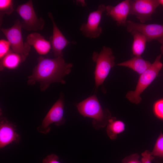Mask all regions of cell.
<instances>
[{
  "label": "cell",
  "instance_id": "6da1fadb",
  "mask_svg": "<svg viewBox=\"0 0 163 163\" xmlns=\"http://www.w3.org/2000/svg\"><path fill=\"white\" fill-rule=\"evenodd\" d=\"M37 61L32 74L28 77V85H32L38 82L40 91H43L52 83L65 84L64 78L71 72L72 63L66 62L63 57L50 59L40 56Z\"/></svg>",
  "mask_w": 163,
  "mask_h": 163
},
{
  "label": "cell",
  "instance_id": "7a4b0ae2",
  "mask_svg": "<svg viewBox=\"0 0 163 163\" xmlns=\"http://www.w3.org/2000/svg\"><path fill=\"white\" fill-rule=\"evenodd\" d=\"M76 106L81 115L93 119L92 125L96 129L104 127L111 117L107 110H103L95 94L77 104Z\"/></svg>",
  "mask_w": 163,
  "mask_h": 163
},
{
  "label": "cell",
  "instance_id": "3957f363",
  "mask_svg": "<svg viewBox=\"0 0 163 163\" xmlns=\"http://www.w3.org/2000/svg\"><path fill=\"white\" fill-rule=\"evenodd\" d=\"M96 63L94 71L95 90L103 84L111 69L115 64V56L112 49L104 46L99 53L94 52L92 57Z\"/></svg>",
  "mask_w": 163,
  "mask_h": 163
},
{
  "label": "cell",
  "instance_id": "277c9868",
  "mask_svg": "<svg viewBox=\"0 0 163 163\" xmlns=\"http://www.w3.org/2000/svg\"><path fill=\"white\" fill-rule=\"evenodd\" d=\"M161 54L158 55L150 67L140 75L134 91H129L126 97L132 103L138 104L141 101L140 95L153 81L161 69L163 64L160 61Z\"/></svg>",
  "mask_w": 163,
  "mask_h": 163
},
{
  "label": "cell",
  "instance_id": "5b68a950",
  "mask_svg": "<svg viewBox=\"0 0 163 163\" xmlns=\"http://www.w3.org/2000/svg\"><path fill=\"white\" fill-rule=\"evenodd\" d=\"M15 11L23 20L21 23L22 28L28 31H35L43 29L45 21L42 18L37 17L32 0H29L19 5Z\"/></svg>",
  "mask_w": 163,
  "mask_h": 163
},
{
  "label": "cell",
  "instance_id": "8992f818",
  "mask_svg": "<svg viewBox=\"0 0 163 163\" xmlns=\"http://www.w3.org/2000/svg\"><path fill=\"white\" fill-rule=\"evenodd\" d=\"M21 23L17 19L11 27L1 28L0 30L10 43L11 50L16 53L27 56L29 54L31 46L26 42L23 41Z\"/></svg>",
  "mask_w": 163,
  "mask_h": 163
},
{
  "label": "cell",
  "instance_id": "52a82bcc",
  "mask_svg": "<svg viewBox=\"0 0 163 163\" xmlns=\"http://www.w3.org/2000/svg\"><path fill=\"white\" fill-rule=\"evenodd\" d=\"M64 100L62 95L50 109L41 125L37 127V131L47 134L50 130L52 124L54 123L58 126L63 124L66 121L64 117Z\"/></svg>",
  "mask_w": 163,
  "mask_h": 163
},
{
  "label": "cell",
  "instance_id": "ba28073f",
  "mask_svg": "<svg viewBox=\"0 0 163 163\" xmlns=\"http://www.w3.org/2000/svg\"><path fill=\"white\" fill-rule=\"evenodd\" d=\"M130 14L135 15L141 23L151 19L152 14L160 5L159 0H130Z\"/></svg>",
  "mask_w": 163,
  "mask_h": 163
},
{
  "label": "cell",
  "instance_id": "9c48e42d",
  "mask_svg": "<svg viewBox=\"0 0 163 163\" xmlns=\"http://www.w3.org/2000/svg\"><path fill=\"white\" fill-rule=\"evenodd\" d=\"M106 7L104 4L99 5L96 10L89 13L86 23L82 24L80 30L85 37L95 39L98 37L101 34L102 30L99 24Z\"/></svg>",
  "mask_w": 163,
  "mask_h": 163
},
{
  "label": "cell",
  "instance_id": "30bf717a",
  "mask_svg": "<svg viewBox=\"0 0 163 163\" xmlns=\"http://www.w3.org/2000/svg\"><path fill=\"white\" fill-rule=\"evenodd\" d=\"M125 26L129 32L136 30L143 34L147 42L163 37V24L138 23L129 20L127 21Z\"/></svg>",
  "mask_w": 163,
  "mask_h": 163
},
{
  "label": "cell",
  "instance_id": "8fae6325",
  "mask_svg": "<svg viewBox=\"0 0 163 163\" xmlns=\"http://www.w3.org/2000/svg\"><path fill=\"white\" fill-rule=\"evenodd\" d=\"M21 137L15 125L7 118L2 117L0 121V148L2 149L13 143L19 142Z\"/></svg>",
  "mask_w": 163,
  "mask_h": 163
},
{
  "label": "cell",
  "instance_id": "7c38bea8",
  "mask_svg": "<svg viewBox=\"0 0 163 163\" xmlns=\"http://www.w3.org/2000/svg\"><path fill=\"white\" fill-rule=\"evenodd\" d=\"M47 14L53 25V34L50 41L54 55L55 57H63L62 51L65 47L69 43L75 44L76 42L68 40L56 25L52 14L49 12Z\"/></svg>",
  "mask_w": 163,
  "mask_h": 163
},
{
  "label": "cell",
  "instance_id": "4fadbf2b",
  "mask_svg": "<svg viewBox=\"0 0 163 163\" xmlns=\"http://www.w3.org/2000/svg\"><path fill=\"white\" fill-rule=\"evenodd\" d=\"M130 1L129 0H125L114 6H106L107 15L115 21L117 26H125L127 17L130 14Z\"/></svg>",
  "mask_w": 163,
  "mask_h": 163
},
{
  "label": "cell",
  "instance_id": "5bb4252c",
  "mask_svg": "<svg viewBox=\"0 0 163 163\" xmlns=\"http://www.w3.org/2000/svg\"><path fill=\"white\" fill-rule=\"evenodd\" d=\"M26 42L33 46L36 52L39 55L47 54L51 48L50 41L46 40L40 34L33 32L28 34L27 37Z\"/></svg>",
  "mask_w": 163,
  "mask_h": 163
},
{
  "label": "cell",
  "instance_id": "9a60e30c",
  "mask_svg": "<svg viewBox=\"0 0 163 163\" xmlns=\"http://www.w3.org/2000/svg\"><path fill=\"white\" fill-rule=\"evenodd\" d=\"M26 56L13 52L11 50L2 59H0V70L6 68L14 69L17 68L21 63L26 59Z\"/></svg>",
  "mask_w": 163,
  "mask_h": 163
},
{
  "label": "cell",
  "instance_id": "2e32d148",
  "mask_svg": "<svg viewBox=\"0 0 163 163\" xmlns=\"http://www.w3.org/2000/svg\"><path fill=\"white\" fill-rule=\"evenodd\" d=\"M151 65L149 61L145 60L141 56H135L117 64L118 66L129 68L140 75L148 69Z\"/></svg>",
  "mask_w": 163,
  "mask_h": 163
},
{
  "label": "cell",
  "instance_id": "e0dca14e",
  "mask_svg": "<svg viewBox=\"0 0 163 163\" xmlns=\"http://www.w3.org/2000/svg\"><path fill=\"white\" fill-rule=\"evenodd\" d=\"M130 33L133 38L132 46L133 54L135 56H141L145 50L147 39L143 34L137 31L134 30Z\"/></svg>",
  "mask_w": 163,
  "mask_h": 163
},
{
  "label": "cell",
  "instance_id": "ac0fdd59",
  "mask_svg": "<svg viewBox=\"0 0 163 163\" xmlns=\"http://www.w3.org/2000/svg\"><path fill=\"white\" fill-rule=\"evenodd\" d=\"M106 129L107 134L112 140L115 139L117 135L123 132L125 128L124 123L117 120L115 117H111L109 120Z\"/></svg>",
  "mask_w": 163,
  "mask_h": 163
},
{
  "label": "cell",
  "instance_id": "d6986e66",
  "mask_svg": "<svg viewBox=\"0 0 163 163\" xmlns=\"http://www.w3.org/2000/svg\"><path fill=\"white\" fill-rule=\"evenodd\" d=\"M154 158L157 159V163H163V134L161 133L158 137L152 152Z\"/></svg>",
  "mask_w": 163,
  "mask_h": 163
},
{
  "label": "cell",
  "instance_id": "ffe728a7",
  "mask_svg": "<svg viewBox=\"0 0 163 163\" xmlns=\"http://www.w3.org/2000/svg\"><path fill=\"white\" fill-rule=\"evenodd\" d=\"M13 1L12 0H0V25L2 24L3 16L9 15L14 11Z\"/></svg>",
  "mask_w": 163,
  "mask_h": 163
},
{
  "label": "cell",
  "instance_id": "44dd1931",
  "mask_svg": "<svg viewBox=\"0 0 163 163\" xmlns=\"http://www.w3.org/2000/svg\"><path fill=\"white\" fill-rule=\"evenodd\" d=\"M11 45L7 40H0V59L3 58L10 50Z\"/></svg>",
  "mask_w": 163,
  "mask_h": 163
},
{
  "label": "cell",
  "instance_id": "7402d4cb",
  "mask_svg": "<svg viewBox=\"0 0 163 163\" xmlns=\"http://www.w3.org/2000/svg\"><path fill=\"white\" fill-rule=\"evenodd\" d=\"M154 110L158 117L163 119V99L158 101L155 103Z\"/></svg>",
  "mask_w": 163,
  "mask_h": 163
},
{
  "label": "cell",
  "instance_id": "603a6c76",
  "mask_svg": "<svg viewBox=\"0 0 163 163\" xmlns=\"http://www.w3.org/2000/svg\"><path fill=\"white\" fill-rule=\"evenodd\" d=\"M139 156L138 154H134L126 157L122 161V163H142L139 160Z\"/></svg>",
  "mask_w": 163,
  "mask_h": 163
},
{
  "label": "cell",
  "instance_id": "cb8c5ba5",
  "mask_svg": "<svg viewBox=\"0 0 163 163\" xmlns=\"http://www.w3.org/2000/svg\"><path fill=\"white\" fill-rule=\"evenodd\" d=\"M42 163H61L59 161V157L54 154L49 155L43 158Z\"/></svg>",
  "mask_w": 163,
  "mask_h": 163
},
{
  "label": "cell",
  "instance_id": "d4e9b609",
  "mask_svg": "<svg viewBox=\"0 0 163 163\" xmlns=\"http://www.w3.org/2000/svg\"><path fill=\"white\" fill-rule=\"evenodd\" d=\"M142 163H151L152 160L154 159L152 152L148 150L145 151L142 154Z\"/></svg>",
  "mask_w": 163,
  "mask_h": 163
},
{
  "label": "cell",
  "instance_id": "484cf974",
  "mask_svg": "<svg viewBox=\"0 0 163 163\" xmlns=\"http://www.w3.org/2000/svg\"><path fill=\"white\" fill-rule=\"evenodd\" d=\"M161 43L160 51L161 53L163 55V37L158 38L156 39Z\"/></svg>",
  "mask_w": 163,
  "mask_h": 163
},
{
  "label": "cell",
  "instance_id": "4316f807",
  "mask_svg": "<svg viewBox=\"0 0 163 163\" xmlns=\"http://www.w3.org/2000/svg\"><path fill=\"white\" fill-rule=\"evenodd\" d=\"M159 1L160 5H161L163 6V0H159Z\"/></svg>",
  "mask_w": 163,
  "mask_h": 163
}]
</instances>
